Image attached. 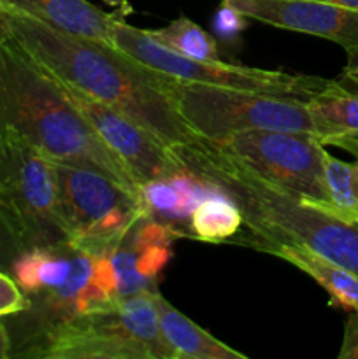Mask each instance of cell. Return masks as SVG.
Wrapping results in <instances>:
<instances>
[{"instance_id":"16","label":"cell","mask_w":358,"mask_h":359,"mask_svg":"<svg viewBox=\"0 0 358 359\" xmlns=\"http://www.w3.org/2000/svg\"><path fill=\"white\" fill-rule=\"evenodd\" d=\"M329 146L346 149L354 161L339 160L325 153V184L329 193V205L323 212L346 223H358V137H339Z\"/></svg>"},{"instance_id":"20","label":"cell","mask_w":358,"mask_h":359,"mask_svg":"<svg viewBox=\"0 0 358 359\" xmlns=\"http://www.w3.org/2000/svg\"><path fill=\"white\" fill-rule=\"evenodd\" d=\"M125 242L130 245L133 251V263H135V270L139 276L142 277L146 283L157 287V280L160 279L161 272L165 266L168 265L172 258V244H158V245H146V248H135L130 244L128 241Z\"/></svg>"},{"instance_id":"21","label":"cell","mask_w":358,"mask_h":359,"mask_svg":"<svg viewBox=\"0 0 358 359\" xmlns=\"http://www.w3.org/2000/svg\"><path fill=\"white\" fill-rule=\"evenodd\" d=\"M25 251H27V248H25L23 241L16 233L13 224L9 223L4 210L0 209V270L11 273L16 259Z\"/></svg>"},{"instance_id":"27","label":"cell","mask_w":358,"mask_h":359,"mask_svg":"<svg viewBox=\"0 0 358 359\" xmlns=\"http://www.w3.org/2000/svg\"><path fill=\"white\" fill-rule=\"evenodd\" d=\"M318 2L336 4V6H343V7H347V9L358 11V0H318Z\"/></svg>"},{"instance_id":"13","label":"cell","mask_w":358,"mask_h":359,"mask_svg":"<svg viewBox=\"0 0 358 359\" xmlns=\"http://www.w3.org/2000/svg\"><path fill=\"white\" fill-rule=\"evenodd\" d=\"M256 251L277 256L307 273L329 293L330 304L344 311L358 312V276L330 262L325 256L297 244H253Z\"/></svg>"},{"instance_id":"18","label":"cell","mask_w":358,"mask_h":359,"mask_svg":"<svg viewBox=\"0 0 358 359\" xmlns=\"http://www.w3.org/2000/svg\"><path fill=\"white\" fill-rule=\"evenodd\" d=\"M244 224L241 209L230 196L211 191L197 203L188 221V237L202 242H225L235 237Z\"/></svg>"},{"instance_id":"26","label":"cell","mask_w":358,"mask_h":359,"mask_svg":"<svg viewBox=\"0 0 358 359\" xmlns=\"http://www.w3.org/2000/svg\"><path fill=\"white\" fill-rule=\"evenodd\" d=\"M11 356H13V340H11L9 330L0 318V359H7Z\"/></svg>"},{"instance_id":"28","label":"cell","mask_w":358,"mask_h":359,"mask_svg":"<svg viewBox=\"0 0 358 359\" xmlns=\"http://www.w3.org/2000/svg\"><path fill=\"white\" fill-rule=\"evenodd\" d=\"M6 25H4V16H2V9H0V37H6Z\"/></svg>"},{"instance_id":"14","label":"cell","mask_w":358,"mask_h":359,"mask_svg":"<svg viewBox=\"0 0 358 359\" xmlns=\"http://www.w3.org/2000/svg\"><path fill=\"white\" fill-rule=\"evenodd\" d=\"M154 304L161 335L171 347L174 359H248L246 354L232 349L186 318L161 297L160 291L154 293Z\"/></svg>"},{"instance_id":"9","label":"cell","mask_w":358,"mask_h":359,"mask_svg":"<svg viewBox=\"0 0 358 359\" xmlns=\"http://www.w3.org/2000/svg\"><path fill=\"white\" fill-rule=\"evenodd\" d=\"M209 140V139H207ZM274 188L325 210V146L311 133L249 130L213 140Z\"/></svg>"},{"instance_id":"12","label":"cell","mask_w":358,"mask_h":359,"mask_svg":"<svg viewBox=\"0 0 358 359\" xmlns=\"http://www.w3.org/2000/svg\"><path fill=\"white\" fill-rule=\"evenodd\" d=\"M0 7L65 34L111 44L114 16L88 0H0Z\"/></svg>"},{"instance_id":"3","label":"cell","mask_w":358,"mask_h":359,"mask_svg":"<svg viewBox=\"0 0 358 359\" xmlns=\"http://www.w3.org/2000/svg\"><path fill=\"white\" fill-rule=\"evenodd\" d=\"M0 123L53 161L95 168L139 193L128 168L102 142L60 81L9 35L0 37Z\"/></svg>"},{"instance_id":"25","label":"cell","mask_w":358,"mask_h":359,"mask_svg":"<svg viewBox=\"0 0 358 359\" xmlns=\"http://www.w3.org/2000/svg\"><path fill=\"white\" fill-rule=\"evenodd\" d=\"M340 81L358 84V48L346 49V65L340 72Z\"/></svg>"},{"instance_id":"4","label":"cell","mask_w":358,"mask_h":359,"mask_svg":"<svg viewBox=\"0 0 358 359\" xmlns=\"http://www.w3.org/2000/svg\"><path fill=\"white\" fill-rule=\"evenodd\" d=\"M157 291L121 298L116 307L56 326L34 358L174 359L158 323Z\"/></svg>"},{"instance_id":"11","label":"cell","mask_w":358,"mask_h":359,"mask_svg":"<svg viewBox=\"0 0 358 359\" xmlns=\"http://www.w3.org/2000/svg\"><path fill=\"white\" fill-rule=\"evenodd\" d=\"M248 20L358 48V11L318 0H221Z\"/></svg>"},{"instance_id":"19","label":"cell","mask_w":358,"mask_h":359,"mask_svg":"<svg viewBox=\"0 0 358 359\" xmlns=\"http://www.w3.org/2000/svg\"><path fill=\"white\" fill-rule=\"evenodd\" d=\"M147 34L167 48L174 49L179 55L202 62H220L218 44L209 32L186 16L172 20L167 27L153 28Z\"/></svg>"},{"instance_id":"5","label":"cell","mask_w":358,"mask_h":359,"mask_svg":"<svg viewBox=\"0 0 358 359\" xmlns=\"http://www.w3.org/2000/svg\"><path fill=\"white\" fill-rule=\"evenodd\" d=\"M0 209L28 249H63L55 161L21 133L0 123Z\"/></svg>"},{"instance_id":"22","label":"cell","mask_w":358,"mask_h":359,"mask_svg":"<svg viewBox=\"0 0 358 359\" xmlns=\"http://www.w3.org/2000/svg\"><path fill=\"white\" fill-rule=\"evenodd\" d=\"M30 307L27 293L18 286L11 273L0 270V318L16 316Z\"/></svg>"},{"instance_id":"8","label":"cell","mask_w":358,"mask_h":359,"mask_svg":"<svg viewBox=\"0 0 358 359\" xmlns=\"http://www.w3.org/2000/svg\"><path fill=\"white\" fill-rule=\"evenodd\" d=\"M111 44L150 69L158 70L174 79L190 81V83L255 91V93L302 102L318 95L332 83V79L307 76V74L230 65L221 60L220 62L192 60L158 42L147 34V30L132 27L125 20H118V18L112 21Z\"/></svg>"},{"instance_id":"23","label":"cell","mask_w":358,"mask_h":359,"mask_svg":"<svg viewBox=\"0 0 358 359\" xmlns=\"http://www.w3.org/2000/svg\"><path fill=\"white\" fill-rule=\"evenodd\" d=\"M337 358L358 359V312H353L344 325L343 344Z\"/></svg>"},{"instance_id":"24","label":"cell","mask_w":358,"mask_h":359,"mask_svg":"<svg viewBox=\"0 0 358 359\" xmlns=\"http://www.w3.org/2000/svg\"><path fill=\"white\" fill-rule=\"evenodd\" d=\"M248 20L242 14H239L237 11L230 9V7L223 6V9L220 11L216 18V30L220 35H228V37H234L241 32L242 21Z\"/></svg>"},{"instance_id":"1","label":"cell","mask_w":358,"mask_h":359,"mask_svg":"<svg viewBox=\"0 0 358 359\" xmlns=\"http://www.w3.org/2000/svg\"><path fill=\"white\" fill-rule=\"evenodd\" d=\"M2 16L7 35L56 79L119 111L167 147L199 139L168 97V76L112 44L65 34L14 11L2 9Z\"/></svg>"},{"instance_id":"7","label":"cell","mask_w":358,"mask_h":359,"mask_svg":"<svg viewBox=\"0 0 358 359\" xmlns=\"http://www.w3.org/2000/svg\"><path fill=\"white\" fill-rule=\"evenodd\" d=\"M55 170L70 248L109 255L146 217L139 193L102 172L62 161H55Z\"/></svg>"},{"instance_id":"10","label":"cell","mask_w":358,"mask_h":359,"mask_svg":"<svg viewBox=\"0 0 358 359\" xmlns=\"http://www.w3.org/2000/svg\"><path fill=\"white\" fill-rule=\"evenodd\" d=\"M60 84L70 102L79 109L91 128L97 132L102 142L128 168L137 184L168 181L186 172V167L175 156L174 151L151 135L142 126L77 88L63 81H60Z\"/></svg>"},{"instance_id":"15","label":"cell","mask_w":358,"mask_h":359,"mask_svg":"<svg viewBox=\"0 0 358 359\" xmlns=\"http://www.w3.org/2000/svg\"><path fill=\"white\" fill-rule=\"evenodd\" d=\"M314 135L323 146L339 137H358V93L347 90L343 81H333L318 95L305 100Z\"/></svg>"},{"instance_id":"2","label":"cell","mask_w":358,"mask_h":359,"mask_svg":"<svg viewBox=\"0 0 358 359\" xmlns=\"http://www.w3.org/2000/svg\"><path fill=\"white\" fill-rule=\"evenodd\" d=\"M171 149L197 179L237 203L251 231L239 244L304 245L358 276V223L337 219L274 188L213 140L199 137Z\"/></svg>"},{"instance_id":"6","label":"cell","mask_w":358,"mask_h":359,"mask_svg":"<svg viewBox=\"0 0 358 359\" xmlns=\"http://www.w3.org/2000/svg\"><path fill=\"white\" fill-rule=\"evenodd\" d=\"M168 97L186 125L202 139L223 140L249 130L314 135L311 112L302 100L190 83L174 77L168 81Z\"/></svg>"},{"instance_id":"17","label":"cell","mask_w":358,"mask_h":359,"mask_svg":"<svg viewBox=\"0 0 358 359\" xmlns=\"http://www.w3.org/2000/svg\"><path fill=\"white\" fill-rule=\"evenodd\" d=\"M72 270V248L28 249L14 263L11 276L18 286L30 294L62 286Z\"/></svg>"}]
</instances>
